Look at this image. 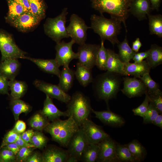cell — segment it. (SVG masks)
Masks as SVG:
<instances>
[{
  "mask_svg": "<svg viewBox=\"0 0 162 162\" xmlns=\"http://www.w3.org/2000/svg\"><path fill=\"white\" fill-rule=\"evenodd\" d=\"M122 76L107 71L97 76L92 82L93 89L98 98L107 104L110 100L115 98L123 80Z\"/></svg>",
  "mask_w": 162,
  "mask_h": 162,
  "instance_id": "cell-1",
  "label": "cell"
},
{
  "mask_svg": "<svg viewBox=\"0 0 162 162\" xmlns=\"http://www.w3.org/2000/svg\"><path fill=\"white\" fill-rule=\"evenodd\" d=\"M90 21V28L100 36L101 40H108L113 46L120 42L118 36L122 28L120 20L113 17L107 18L102 14H93L91 16Z\"/></svg>",
  "mask_w": 162,
  "mask_h": 162,
  "instance_id": "cell-2",
  "label": "cell"
},
{
  "mask_svg": "<svg viewBox=\"0 0 162 162\" xmlns=\"http://www.w3.org/2000/svg\"><path fill=\"white\" fill-rule=\"evenodd\" d=\"M80 127L71 116L67 119H59L50 123L44 129L51 136L52 140L61 146L67 148L70 138Z\"/></svg>",
  "mask_w": 162,
  "mask_h": 162,
  "instance_id": "cell-3",
  "label": "cell"
},
{
  "mask_svg": "<svg viewBox=\"0 0 162 162\" xmlns=\"http://www.w3.org/2000/svg\"><path fill=\"white\" fill-rule=\"evenodd\" d=\"M131 0H91L92 6L100 14H109L122 22L127 32L126 21L128 18L129 8Z\"/></svg>",
  "mask_w": 162,
  "mask_h": 162,
  "instance_id": "cell-4",
  "label": "cell"
},
{
  "mask_svg": "<svg viewBox=\"0 0 162 162\" xmlns=\"http://www.w3.org/2000/svg\"><path fill=\"white\" fill-rule=\"evenodd\" d=\"M67 104L69 116L72 117L80 127H81L92 112L89 98L82 92L76 91Z\"/></svg>",
  "mask_w": 162,
  "mask_h": 162,
  "instance_id": "cell-5",
  "label": "cell"
},
{
  "mask_svg": "<svg viewBox=\"0 0 162 162\" xmlns=\"http://www.w3.org/2000/svg\"><path fill=\"white\" fill-rule=\"evenodd\" d=\"M68 13L67 8H64L58 16L47 18L44 24L45 33L56 43L61 42L63 38L70 37L66 27Z\"/></svg>",
  "mask_w": 162,
  "mask_h": 162,
  "instance_id": "cell-6",
  "label": "cell"
},
{
  "mask_svg": "<svg viewBox=\"0 0 162 162\" xmlns=\"http://www.w3.org/2000/svg\"><path fill=\"white\" fill-rule=\"evenodd\" d=\"M0 50L1 62L9 58H24L26 53L20 49L14 41L11 36L0 30Z\"/></svg>",
  "mask_w": 162,
  "mask_h": 162,
  "instance_id": "cell-7",
  "label": "cell"
},
{
  "mask_svg": "<svg viewBox=\"0 0 162 162\" xmlns=\"http://www.w3.org/2000/svg\"><path fill=\"white\" fill-rule=\"evenodd\" d=\"M70 21L69 25L66 27L70 37L79 45L85 44L87 39V31L90 27L87 26L82 18L75 14L71 15Z\"/></svg>",
  "mask_w": 162,
  "mask_h": 162,
  "instance_id": "cell-8",
  "label": "cell"
},
{
  "mask_svg": "<svg viewBox=\"0 0 162 162\" xmlns=\"http://www.w3.org/2000/svg\"><path fill=\"white\" fill-rule=\"evenodd\" d=\"M89 144L86 135L81 127L73 134L67 145V150L69 157L80 161L82 153Z\"/></svg>",
  "mask_w": 162,
  "mask_h": 162,
  "instance_id": "cell-9",
  "label": "cell"
},
{
  "mask_svg": "<svg viewBox=\"0 0 162 162\" xmlns=\"http://www.w3.org/2000/svg\"><path fill=\"white\" fill-rule=\"evenodd\" d=\"M75 43L74 41L72 39L68 42L62 41L57 43L55 47L56 53L55 59L60 67L69 66L73 60L78 59V53L74 52L72 50L73 45Z\"/></svg>",
  "mask_w": 162,
  "mask_h": 162,
  "instance_id": "cell-10",
  "label": "cell"
},
{
  "mask_svg": "<svg viewBox=\"0 0 162 162\" xmlns=\"http://www.w3.org/2000/svg\"><path fill=\"white\" fill-rule=\"evenodd\" d=\"M100 45L86 44L80 45L78 49V59L80 64L92 69L96 65Z\"/></svg>",
  "mask_w": 162,
  "mask_h": 162,
  "instance_id": "cell-11",
  "label": "cell"
},
{
  "mask_svg": "<svg viewBox=\"0 0 162 162\" xmlns=\"http://www.w3.org/2000/svg\"><path fill=\"white\" fill-rule=\"evenodd\" d=\"M125 76L122 78L123 87L121 91L127 97L129 98L140 97L147 92V87L141 80L134 76Z\"/></svg>",
  "mask_w": 162,
  "mask_h": 162,
  "instance_id": "cell-12",
  "label": "cell"
},
{
  "mask_svg": "<svg viewBox=\"0 0 162 162\" xmlns=\"http://www.w3.org/2000/svg\"><path fill=\"white\" fill-rule=\"evenodd\" d=\"M34 84L38 89L52 98L67 103L71 96L64 91L58 85H54L38 80L34 81Z\"/></svg>",
  "mask_w": 162,
  "mask_h": 162,
  "instance_id": "cell-13",
  "label": "cell"
},
{
  "mask_svg": "<svg viewBox=\"0 0 162 162\" xmlns=\"http://www.w3.org/2000/svg\"><path fill=\"white\" fill-rule=\"evenodd\" d=\"M117 143L110 136L99 143V150L96 161L118 162L116 155Z\"/></svg>",
  "mask_w": 162,
  "mask_h": 162,
  "instance_id": "cell-14",
  "label": "cell"
},
{
  "mask_svg": "<svg viewBox=\"0 0 162 162\" xmlns=\"http://www.w3.org/2000/svg\"><path fill=\"white\" fill-rule=\"evenodd\" d=\"M83 129L89 144H98L110 136L99 126L88 118L81 127Z\"/></svg>",
  "mask_w": 162,
  "mask_h": 162,
  "instance_id": "cell-15",
  "label": "cell"
},
{
  "mask_svg": "<svg viewBox=\"0 0 162 162\" xmlns=\"http://www.w3.org/2000/svg\"><path fill=\"white\" fill-rule=\"evenodd\" d=\"M43 18L30 11H27L11 22L12 24L22 32L29 30L37 26Z\"/></svg>",
  "mask_w": 162,
  "mask_h": 162,
  "instance_id": "cell-16",
  "label": "cell"
},
{
  "mask_svg": "<svg viewBox=\"0 0 162 162\" xmlns=\"http://www.w3.org/2000/svg\"><path fill=\"white\" fill-rule=\"evenodd\" d=\"M152 10L149 0H131L129 12L141 21L147 19Z\"/></svg>",
  "mask_w": 162,
  "mask_h": 162,
  "instance_id": "cell-17",
  "label": "cell"
},
{
  "mask_svg": "<svg viewBox=\"0 0 162 162\" xmlns=\"http://www.w3.org/2000/svg\"><path fill=\"white\" fill-rule=\"evenodd\" d=\"M42 155L44 162H66L68 157L67 150L52 145L46 148Z\"/></svg>",
  "mask_w": 162,
  "mask_h": 162,
  "instance_id": "cell-18",
  "label": "cell"
},
{
  "mask_svg": "<svg viewBox=\"0 0 162 162\" xmlns=\"http://www.w3.org/2000/svg\"><path fill=\"white\" fill-rule=\"evenodd\" d=\"M40 113L49 122L59 119L61 116H69L67 110L63 112L58 109L53 104L51 98L47 95H46L44 106Z\"/></svg>",
  "mask_w": 162,
  "mask_h": 162,
  "instance_id": "cell-19",
  "label": "cell"
},
{
  "mask_svg": "<svg viewBox=\"0 0 162 162\" xmlns=\"http://www.w3.org/2000/svg\"><path fill=\"white\" fill-rule=\"evenodd\" d=\"M92 112L94 114L96 118L106 125L118 127L122 126L125 123L122 117L110 110L97 111L92 109Z\"/></svg>",
  "mask_w": 162,
  "mask_h": 162,
  "instance_id": "cell-20",
  "label": "cell"
},
{
  "mask_svg": "<svg viewBox=\"0 0 162 162\" xmlns=\"http://www.w3.org/2000/svg\"><path fill=\"white\" fill-rule=\"evenodd\" d=\"M20 66L17 59H6L0 64V75L10 80L14 79L19 71Z\"/></svg>",
  "mask_w": 162,
  "mask_h": 162,
  "instance_id": "cell-21",
  "label": "cell"
},
{
  "mask_svg": "<svg viewBox=\"0 0 162 162\" xmlns=\"http://www.w3.org/2000/svg\"><path fill=\"white\" fill-rule=\"evenodd\" d=\"M107 51L106 70L122 76H127L124 70L125 64L120 60L118 54L110 49H107Z\"/></svg>",
  "mask_w": 162,
  "mask_h": 162,
  "instance_id": "cell-22",
  "label": "cell"
},
{
  "mask_svg": "<svg viewBox=\"0 0 162 162\" xmlns=\"http://www.w3.org/2000/svg\"><path fill=\"white\" fill-rule=\"evenodd\" d=\"M26 59L34 63L44 72L56 75L59 77L61 72L59 69L60 66L55 59H45L27 57Z\"/></svg>",
  "mask_w": 162,
  "mask_h": 162,
  "instance_id": "cell-23",
  "label": "cell"
},
{
  "mask_svg": "<svg viewBox=\"0 0 162 162\" xmlns=\"http://www.w3.org/2000/svg\"><path fill=\"white\" fill-rule=\"evenodd\" d=\"M124 64V70L127 76H133L137 78L149 73L151 68L146 60L140 62H128Z\"/></svg>",
  "mask_w": 162,
  "mask_h": 162,
  "instance_id": "cell-24",
  "label": "cell"
},
{
  "mask_svg": "<svg viewBox=\"0 0 162 162\" xmlns=\"http://www.w3.org/2000/svg\"><path fill=\"white\" fill-rule=\"evenodd\" d=\"M75 76V71L69 66H63L59 77L58 85L64 91L68 92L72 86Z\"/></svg>",
  "mask_w": 162,
  "mask_h": 162,
  "instance_id": "cell-25",
  "label": "cell"
},
{
  "mask_svg": "<svg viewBox=\"0 0 162 162\" xmlns=\"http://www.w3.org/2000/svg\"><path fill=\"white\" fill-rule=\"evenodd\" d=\"M75 76L80 83L84 87H86L92 82L94 79L92 69L85 67L78 62L76 64Z\"/></svg>",
  "mask_w": 162,
  "mask_h": 162,
  "instance_id": "cell-26",
  "label": "cell"
},
{
  "mask_svg": "<svg viewBox=\"0 0 162 162\" xmlns=\"http://www.w3.org/2000/svg\"><path fill=\"white\" fill-rule=\"evenodd\" d=\"M124 145L128 148L137 162L144 160L147 154V151L145 147L137 140H134Z\"/></svg>",
  "mask_w": 162,
  "mask_h": 162,
  "instance_id": "cell-27",
  "label": "cell"
},
{
  "mask_svg": "<svg viewBox=\"0 0 162 162\" xmlns=\"http://www.w3.org/2000/svg\"><path fill=\"white\" fill-rule=\"evenodd\" d=\"M10 106L16 121L19 119L20 114L22 113H28L32 109V107L29 104L20 99L12 98Z\"/></svg>",
  "mask_w": 162,
  "mask_h": 162,
  "instance_id": "cell-28",
  "label": "cell"
},
{
  "mask_svg": "<svg viewBox=\"0 0 162 162\" xmlns=\"http://www.w3.org/2000/svg\"><path fill=\"white\" fill-rule=\"evenodd\" d=\"M149 54L146 61L151 68H154L162 64V47L156 44L151 45L149 49Z\"/></svg>",
  "mask_w": 162,
  "mask_h": 162,
  "instance_id": "cell-29",
  "label": "cell"
},
{
  "mask_svg": "<svg viewBox=\"0 0 162 162\" xmlns=\"http://www.w3.org/2000/svg\"><path fill=\"white\" fill-rule=\"evenodd\" d=\"M117 44L119 50L118 55L120 60L124 63L129 62L136 52L129 45L126 35L124 40Z\"/></svg>",
  "mask_w": 162,
  "mask_h": 162,
  "instance_id": "cell-30",
  "label": "cell"
},
{
  "mask_svg": "<svg viewBox=\"0 0 162 162\" xmlns=\"http://www.w3.org/2000/svg\"><path fill=\"white\" fill-rule=\"evenodd\" d=\"M150 34L162 38V15L160 14L147 15Z\"/></svg>",
  "mask_w": 162,
  "mask_h": 162,
  "instance_id": "cell-31",
  "label": "cell"
},
{
  "mask_svg": "<svg viewBox=\"0 0 162 162\" xmlns=\"http://www.w3.org/2000/svg\"><path fill=\"white\" fill-rule=\"evenodd\" d=\"M9 88L11 91L12 98L20 99L26 92L27 86L25 82L17 80L14 79L9 80Z\"/></svg>",
  "mask_w": 162,
  "mask_h": 162,
  "instance_id": "cell-32",
  "label": "cell"
},
{
  "mask_svg": "<svg viewBox=\"0 0 162 162\" xmlns=\"http://www.w3.org/2000/svg\"><path fill=\"white\" fill-rule=\"evenodd\" d=\"M99 150L98 144H88L82 153L80 161L83 162L96 161Z\"/></svg>",
  "mask_w": 162,
  "mask_h": 162,
  "instance_id": "cell-33",
  "label": "cell"
},
{
  "mask_svg": "<svg viewBox=\"0 0 162 162\" xmlns=\"http://www.w3.org/2000/svg\"><path fill=\"white\" fill-rule=\"evenodd\" d=\"M9 10L7 19L11 22L28 11L14 0H7Z\"/></svg>",
  "mask_w": 162,
  "mask_h": 162,
  "instance_id": "cell-34",
  "label": "cell"
},
{
  "mask_svg": "<svg viewBox=\"0 0 162 162\" xmlns=\"http://www.w3.org/2000/svg\"><path fill=\"white\" fill-rule=\"evenodd\" d=\"M116 152L118 162H137L128 148L124 145L117 143Z\"/></svg>",
  "mask_w": 162,
  "mask_h": 162,
  "instance_id": "cell-35",
  "label": "cell"
},
{
  "mask_svg": "<svg viewBox=\"0 0 162 162\" xmlns=\"http://www.w3.org/2000/svg\"><path fill=\"white\" fill-rule=\"evenodd\" d=\"M104 41L101 40L98 51L95 65L100 70H106V64L108 58L107 49L104 45Z\"/></svg>",
  "mask_w": 162,
  "mask_h": 162,
  "instance_id": "cell-36",
  "label": "cell"
},
{
  "mask_svg": "<svg viewBox=\"0 0 162 162\" xmlns=\"http://www.w3.org/2000/svg\"><path fill=\"white\" fill-rule=\"evenodd\" d=\"M48 140L42 131L36 130L34 131L30 143L35 148L42 149L46 146Z\"/></svg>",
  "mask_w": 162,
  "mask_h": 162,
  "instance_id": "cell-37",
  "label": "cell"
},
{
  "mask_svg": "<svg viewBox=\"0 0 162 162\" xmlns=\"http://www.w3.org/2000/svg\"><path fill=\"white\" fill-rule=\"evenodd\" d=\"M30 11L34 14L41 17H45L46 7L43 0H28Z\"/></svg>",
  "mask_w": 162,
  "mask_h": 162,
  "instance_id": "cell-38",
  "label": "cell"
},
{
  "mask_svg": "<svg viewBox=\"0 0 162 162\" xmlns=\"http://www.w3.org/2000/svg\"><path fill=\"white\" fill-rule=\"evenodd\" d=\"M138 78L141 80L146 86L148 88V94L153 93L160 90L159 84L152 79L149 73L147 74Z\"/></svg>",
  "mask_w": 162,
  "mask_h": 162,
  "instance_id": "cell-39",
  "label": "cell"
},
{
  "mask_svg": "<svg viewBox=\"0 0 162 162\" xmlns=\"http://www.w3.org/2000/svg\"><path fill=\"white\" fill-rule=\"evenodd\" d=\"M149 101L151 102L158 111L162 113V92L161 90L151 94H148Z\"/></svg>",
  "mask_w": 162,
  "mask_h": 162,
  "instance_id": "cell-40",
  "label": "cell"
},
{
  "mask_svg": "<svg viewBox=\"0 0 162 162\" xmlns=\"http://www.w3.org/2000/svg\"><path fill=\"white\" fill-rule=\"evenodd\" d=\"M159 112L153 104L149 101V106L147 110L143 117V123L144 124L152 123Z\"/></svg>",
  "mask_w": 162,
  "mask_h": 162,
  "instance_id": "cell-41",
  "label": "cell"
},
{
  "mask_svg": "<svg viewBox=\"0 0 162 162\" xmlns=\"http://www.w3.org/2000/svg\"><path fill=\"white\" fill-rule=\"evenodd\" d=\"M145 99L142 104L138 107L132 110L134 115L142 117L148 108L149 104V100L147 92L145 94Z\"/></svg>",
  "mask_w": 162,
  "mask_h": 162,
  "instance_id": "cell-42",
  "label": "cell"
},
{
  "mask_svg": "<svg viewBox=\"0 0 162 162\" xmlns=\"http://www.w3.org/2000/svg\"><path fill=\"white\" fill-rule=\"evenodd\" d=\"M35 147H24L20 148L16 156V161L25 162L27 158L33 153Z\"/></svg>",
  "mask_w": 162,
  "mask_h": 162,
  "instance_id": "cell-43",
  "label": "cell"
},
{
  "mask_svg": "<svg viewBox=\"0 0 162 162\" xmlns=\"http://www.w3.org/2000/svg\"><path fill=\"white\" fill-rule=\"evenodd\" d=\"M0 157L2 162H13L16 161V155L5 147L0 149Z\"/></svg>",
  "mask_w": 162,
  "mask_h": 162,
  "instance_id": "cell-44",
  "label": "cell"
},
{
  "mask_svg": "<svg viewBox=\"0 0 162 162\" xmlns=\"http://www.w3.org/2000/svg\"><path fill=\"white\" fill-rule=\"evenodd\" d=\"M20 134L16 133L12 129L9 131L4 135L0 149L8 144L15 142Z\"/></svg>",
  "mask_w": 162,
  "mask_h": 162,
  "instance_id": "cell-45",
  "label": "cell"
},
{
  "mask_svg": "<svg viewBox=\"0 0 162 162\" xmlns=\"http://www.w3.org/2000/svg\"><path fill=\"white\" fill-rule=\"evenodd\" d=\"M9 82L8 79L0 75V94L9 95Z\"/></svg>",
  "mask_w": 162,
  "mask_h": 162,
  "instance_id": "cell-46",
  "label": "cell"
},
{
  "mask_svg": "<svg viewBox=\"0 0 162 162\" xmlns=\"http://www.w3.org/2000/svg\"><path fill=\"white\" fill-rule=\"evenodd\" d=\"M26 125L23 121L17 120L12 129L15 132L19 134H21L26 130Z\"/></svg>",
  "mask_w": 162,
  "mask_h": 162,
  "instance_id": "cell-47",
  "label": "cell"
},
{
  "mask_svg": "<svg viewBox=\"0 0 162 162\" xmlns=\"http://www.w3.org/2000/svg\"><path fill=\"white\" fill-rule=\"evenodd\" d=\"M149 54V50L143 52H136L134 56L132 59L135 62H141L145 59L146 58Z\"/></svg>",
  "mask_w": 162,
  "mask_h": 162,
  "instance_id": "cell-48",
  "label": "cell"
},
{
  "mask_svg": "<svg viewBox=\"0 0 162 162\" xmlns=\"http://www.w3.org/2000/svg\"><path fill=\"white\" fill-rule=\"evenodd\" d=\"M26 162H44L42 155L37 152L32 153L26 159Z\"/></svg>",
  "mask_w": 162,
  "mask_h": 162,
  "instance_id": "cell-49",
  "label": "cell"
},
{
  "mask_svg": "<svg viewBox=\"0 0 162 162\" xmlns=\"http://www.w3.org/2000/svg\"><path fill=\"white\" fill-rule=\"evenodd\" d=\"M34 131L32 129H29L20 134V136L24 140L28 143H30L31 138L33 135Z\"/></svg>",
  "mask_w": 162,
  "mask_h": 162,
  "instance_id": "cell-50",
  "label": "cell"
},
{
  "mask_svg": "<svg viewBox=\"0 0 162 162\" xmlns=\"http://www.w3.org/2000/svg\"><path fill=\"white\" fill-rule=\"evenodd\" d=\"M29 124L33 129L39 131L37 113L35 114L30 118L29 121Z\"/></svg>",
  "mask_w": 162,
  "mask_h": 162,
  "instance_id": "cell-51",
  "label": "cell"
},
{
  "mask_svg": "<svg viewBox=\"0 0 162 162\" xmlns=\"http://www.w3.org/2000/svg\"><path fill=\"white\" fill-rule=\"evenodd\" d=\"M15 143L20 148L24 147H34L31 144L27 142L21 138L20 134L18 138Z\"/></svg>",
  "mask_w": 162,
  "mask_h": 162,
  "instance_id": "cell-52",
  "label": "cell"
},
{
  "mask_svg": "<svg viewBox=\"0 0 162 162\" xmlns=\"http://www.w3.org/2000/svg\"><path fill=\"white\" fill-rule=\"evenodd\" d=\"M142 46V44L141 43L139 38H137L132 43V49L136 52H138L140 48Z\"/></svg>",
  "mask_w": 162,
  "mask_h": 162,
  "instance_id": "cell-53",
  "label": "cell"
},
{
  "mask_svg": "<svg viewBox=\"0 0 162 162\" xmlns=\"http://www.w3.org/2000/svg\"><path fill=\"white\" fill-rule=\"evenodd\" d=\"M4 147H7L11 150L16 156L20 149L15 142L8 144Z\"/></svg>",
  "mask_w": 162,
  "mask_h": 162,
  "instance_id": "cell-54",
  "label": "cell"
},
{
  "mask_svg": "<svg viewBox=\"0 0 162 162\" xmlns=\"http://www.w3.org/2000/svg\"><path fill=\"white\" fill-rule=\"evenodd\" d=\"M152 10L158 11L160 6L161 0H149Z\"/></svg>",
  "mask_w": 162,
  "mask_h": 162,
  "instance_id": "cell-55",
  "label": "cell"
},
{
  "mask_svg": "<svg viewBox=\"0 0 162 162\" xmlns=\"http://www.w3.org/2000/svg\"><path fill=\"white\" fill-rule=\"evenodd\" d=\"M152 124L162 128V114H159L153 121Z\"/></svg>",
  "mask_w": 162,
  "mask_h": 162,
  "instance_id": "cell-56",
  "label": "cell"
},
{
  "mask_svg": "<svg viewBox=\"0 0 162 162\" xmlns=\"http://www.w3.org/2000/svg\"><path fill=\"white\" fill-rule=\"evenodd\" d=\"M20 4L28 11H30V8L28 0H14Z\"/></svg>",
  "mask_w": 162,
  "mask_h": 162,
  "instance_id": "cell-57",
  "label": "cell"
},
{
  "mask_svg": "<svg viewBox=\"0 0 162 162\" xmlns=\"http://www.w3.org/2000/svg\"><path fill=\"white\" fill-rule=\"evenodd\" d=\"M0 162H2V160L0 157Z\"/></svg>",
  "mask_w": 162,
  "mask_h": 162,
  "instance_id": "cell-58",
  "label": "cell"
}]
</instances>
